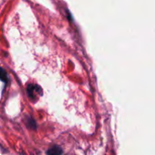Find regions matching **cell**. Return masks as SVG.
<instances>
[{
    "label": "cell",
    "mask_w": 155,
    "mask_h": 155,
    "mask_svg": "<svg viewBox=\"0 0 155 155\" xmlns=\"http://www.w3.org/2000/svg\"><path fill=\"white\" fill-rule=\"evenodd\" d=\"M63 151H62L61 148L60 147H58V146H54L52 148H49V149L47 151L46 154H62Z\"/></svg>",
    "instance_id": "7a4b0ae2"
},
{
    "label": "cell",
    "mask_w": 155,
    "mask_h": 155,
    "mask_svg": "<svg viewBox=\"0 0 155 155\" xmlns=\"http://www.w3.org/2000/svg\"><path fill=\"white\" fill-rule=\"evenodd\" d=\"M1 78L2 81H5L7 83L8 82V75H7V73L4 71V70H2L1 71Z\"/></svg>",
    "instance_id": "3957f363"
},
{
    "label": "cell",
    "mask_w": 155,
    "mask_h": 155,
    "mask_svg": "<svg viewBox=\"0 0 155 155\" xmlns=\"http://www.w3.org/2000/svg\"><path fill=\"white\" fill-rule=\"evenodd\" d=\"M27 94L31 99H36V95H42V92L39 86L31 84L27 87Z\"/></svg>",
    "instance_id": "6da1fadb"
}]
</instances>
